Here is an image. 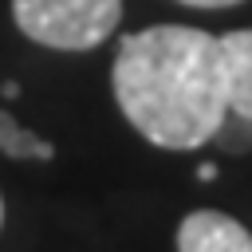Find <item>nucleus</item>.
Wrapping results in <instances>:
<instances>
[{"label": "nucleus", "instance_id": "1", "mask_svg": "<svg viewBox=\"0 0 252 252\" xmlns=\"http://www.w3.org/2000/svg\"><path fill=\"white\" fill-rule=\"evenodd\" d=\"M110 83L126 122L161 150L213 142L228 114L220 39L189 24H154L126 35Z\"/></svg>", "mask_w": 252, "mask_h": 252}, {"label": "nucleus", "instance_id": "2", "mask_svg": "<svg viewBox=\"0 0 252 252\" xmlns=\"http://www.w3.org/2000/svg\"><path fill=\"white\" fill-rule=\"evenodd\" d=\"M16 28L55 51H91L114 35L122 0H12Z\"/></svg>", "mask_w": 252, "mask_h": 252}, {"label": "nucleus", "instance_id": "3", "mask_svg": "<svg viewBox=\"0 0 252 252\" xmlns=\"http://www.w3.org/2000/svg\"><path fill=\"white\" fill-rule=\"evenodd\" d=\"M177 252H252V232L220 209H197L177 228Z\"/></svg>", "mask_w": 252, "mask_h": 252}, {"label": "nucleus", "instance_id": "4", "mask_svg": "<svg viewBox=\"0 0 252 252\" xmlns=\"http://www.w3.org/2000/svg\"><path fill=\"white\" fill-rule=\"evenodd\" d=\"M220 39V59H224V91H228V110L252 118V28L224 32Z\"/></svg>", "mask_w": 252, "mask_h": 252}, {"label": "nucleus", "instance_id": "5", "mask_svg": "<svg viewBox=\"0 0 252 252\" xmlns=\"http://www.w3.org/2000/svg\"><path fill=\"white\" fill-rule=\"evenodd\" d=\"M0 154L16 158V161H51L55 158V146L32 130H24L4 106H0Z\"/></svg>", "mask_w": 252, "mask_h": 252}, {"label": "nucleus", "instance_id": "6", "mask_svg": "<svg viewBox=\"0 0 252 252\" xmlns=\"http://www.w3.org/2000/svg\"><path fill=\"white\" fill-rule=\"evenodd\" d=\"M228 154H244V150H252V118H244V114H224L220 118V126H217V134H213Z\"/></svg>", "mask_w": 252, "mask_h": 252}, {"label": "nucleus", "instance_id": "7", "mask_svg": "<svg viewBox=\"0 0 252 252\" xmlns=\"http://www.w3.org/2000/svg\"><path fill=\"white\" fill-rule=\"evenodd\" d=\"M177 4H185V8H236L244 0H177Z\"/></svg>", "mask_w": 252, "mask_h": 252}, {"label": "nucleus", "instance_id": "8", "mask_svg": "<svg viewBox=\"0 0 252 252\" xmlns=\"http://www.w3.org/2000/svg\"><path fill=\"white\" fill-rule=\"evenodd\" d=\"M213 177H217V165L213 161H201L197 165V181H213Z\"/></svg>", "mask_w": 252, "mask_h": 252}, {"label": "nucleus", "instance_id": "9", "mask_svg": "<svg viewBox=\"0 0 252 252\" xmlns=\"http://www.w3.org/2000/svg\"><path fill=\"white\" fill-rule=\"evenodd\" d=\"M20 94V83H4V98H16Z\"/></svg>", "mask_w": 252, "mask_h": 252}, {"label": "nucleus", "instance_id": "10", "mask_svg": "<svg viewBox=\"0 0 252 252\" xmlns=\"http://www.w3.org/2000/svg\"><path fill=\"white\" fill-rule=\"evenodd\" d=\"M0 224H4V197H0Z\"/></svg>", "mask_w": 252, "mask_h": 252}]
</instances>
